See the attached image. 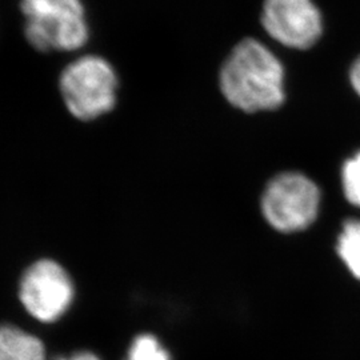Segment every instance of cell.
Masks as SVG:
<instances>
[{
  "instance_id": "cell-1",
  "label": "cell",
  "mask_w": 360,
  "mask_h": 360,
  "mask_svg": "<svg viewBox=\"0 0 360 360\" xmlns=\"http://www.w3.org/2000/svg\"><path fill=\"white\" fill-rule=\"evenodd\" d=\"M284 71L276 56L254 39L242 40L220 71V90L230 103L257 112L284 102Z\"/></svg>"
},
{
  "instance_id": "cell-2",
  "label": "cell",
  "mask_w": 360,
  "mask_h": 360,
  "mask_svg": "<svg viewBox=\"0 0 360 360\" xmlns=\"http://www.w3.org/2000/svg\"><path fill=\"white\" fill-rule=\"evenodd\" d=\"M25 34L38 51H75L89 40V23L80 0H22Z\"/></svg>"
},
{
  "instance_id": "cell-3",
  "label": "cell",
  "mask_w": 360,
  "mask_h": 360,
  "mask_svg": "<svg viewBox=\"0 0 360 360\" xmlns=\"http://www.w3.org/2000/svg\"><path fill=\"white\" fill-rule=\"evenodd\" d=\"M59 89L72 115L80 120H92L114 108L117 77L104 58L86 55L65 67Z\"/></svg>"
},
{
  "instance_id": "cell-4",
  "label": "cell",
  "mask_w": 360,
  "mask_h": 360,
  "mask_svg": "<svg viewBox=\"0 0 360 360\" xmlns=\"http://www.w3.org/2000/svg\"><path fill=\"white\" fill-rule=\"evenodd\" d=\"M262 212L276 231H303L315 221L321 207L318 186L300 172H283L267 184Z\"/></svg>"
},
{
  "instance_id": "cell-5",
  "label": "cell",
  "mask_w": 360,
  "mask_h": 360,
  "mask_svg": "<svg viewBox=\"0 0 360 360\" xmlns=\"http://www.w3.org/2000/svg\"><path fill=\"white\" fill-rule=\"evenodd\" d=\"M75 295L68 272L55 260L41 259L25 272L19 297L27 312L39 322L53 323L70 309Z\"/></svg>"
},
{
  "instance_id": "cell-6",
  "label": "cell",
  "mask_w": 360,
  "mask_h": 360,
  "mask_svg": "<svg viewBox=\"0 0 360 360\" xmlns=\"http://www.w3.org/2000/svg\"><path fill=\"white\" fill-rule=\"evenodd\" d=\"M262 22L272 38L299 50L322 35V16L311 0H264Z\"/></svg>"
},
{
  "instance_id": "cell-7",
  "label": "cell",
  "mask_w": 360,
  "mask_h": 360,
  "mask_svg": "<svg viewBox=\"0 0 360 360\" xmlns=\"http://www.w3.org/2000/svg\"><path fill=\"white\" fill-rule=\"evenodd\" d=\"M0 360H46V351L37 336L4 324L0 326Z\"/></svg>"
},
{
  "instance_id": "cell-8",
  "label": "cell",
  "mask_w": 360,
  "mask_h": 360,
  "mask_svg": "<svg viewBox=\"0 0 360 360\" xmlns=\"http://www.w3.org/2000/svg\"><path fill=\"white\" fill-rule=\"evenodd\" d=\"M336 252L354 278L360 281V220L349 219L343 223L338 236Z\"/></svg>"
},
{
  "instance_id": "cell-9",
  "label": "cell",
  "mask_w": 360,
  "mask_h": 360,
  "mask_svg": "<svg viewBox=\"0 0 360 360\" xmlns=\"http://www.w3.org/2000/svg\"><path fill=\"white\" fill-rule=\"evenodd\" d=\"M126 360H171V358L154 335L143 334L134 339Z\"/></svg>"
},
{
  "instance_id": "cell-10",
  "label": "cell",
  "mask_w": 360,
  "mask_h": 360,
  "mask_svg": "<svg viewBox=\"0 0 360 360\" xmlns=\"http://www.w3.org/2000/svg\"><path fill=\"white\" fill-rule=\"evenodd\" d=\"M342 183L348 202L354 206L360 207V153L354 155L345 163Z\"/></svg>"
},
{
  "instance_id": "cell-11",
  "label": "cell",
  "mask_w": 360,
  "mask_h": 360,
  "mask_svg": "<svg viewBox=\"0 0 360 360\" xmlns=\"http://www.w3.org/2000/svg\"><path fill=\"white\" fill-rule=\"evenodd\" d=\"M349 80H351V84H352L354 90L356 91L360 96V56L355 60V63L351 68Z\"/></svg>"
},
{
  "instance_id": "cell-12",
  "label": "cell",
  "mask_w": 360,
  "mask_h": 360,
  "mask_svg": "<svg viewBox=\"0 0 360 360\" xmlns=\"http://www.w3.org/2000/svg\"><path fill=\"white\" fill-rule=\"evenodd\" d=\"M58 360H101L96 355H94V354H91V352H87V351H84V352H77V354H74V355H71V356H68V358H60V359Z\"/></svg>"
}]
</instances>
